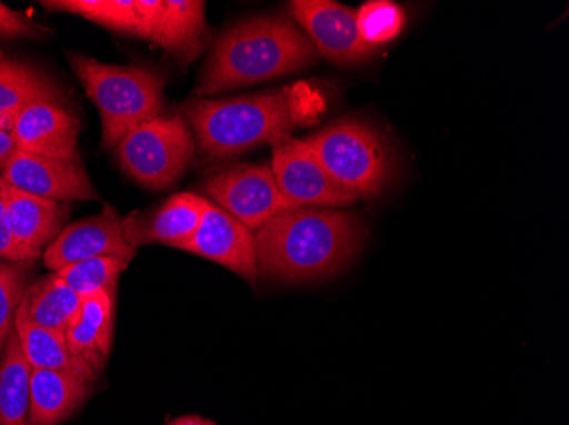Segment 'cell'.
<instances>
[{"label":"cell","mask_w":569,"mask_h":425,"mask_svg":"<svg viewBox=\"0 0 569 425\" xmlns=\"http://www.w3.org/2000/svg\"><path fill=\"white\" fill-rule=\"evenodd\" d=\"M363 226L335 208H289L254 235L260 276L309 283L340 273L360 251Z\"/></svg>","instance_id":"6da1fadb"},{"label":"cell","mask_w":569,"mask_h":425,"mask_svg":"<svg viewBox=\"0 0 569 425\" xmlns=\"http://www.w3.org/2000/svg\"><path fill=\"white\" fill-rule=\"evenodd\" d=\"M322 101L318 89L302 82L244 98L198 99L183 111L200 152L223 161L263 143L273 145L302 124L315 123L325 111Z\"/></svg>","instance_id":"7a4b0ae2"},{"label":"cell","mask_w":569,"mask_h":425,"mask_svg":"<svg viewBox=\"0 0 569 425\" xmlns=\"http://www.w3.org/2000/svg\"><path fill=\"white\" fill-rule=\"evenodd\" d=\"M315 44L284 18H256L227 31L204 67L198 95L290 75L318 62Z\"/></svg>","instance_id":"3957f363"},{"label":"cell","mask_w":569,"mask_h":425,"mask_svg":"<svg viewBox=\"0 0 569 425\" xmlns=\"http://www.w3.org/2000/svg\"><path fill=\"white\" fill-rule=\"evenodd\" d=\"M69 60L101 113L104 146H117L130 131L161 117L164 81L158 73L142 67L107 65L84 55Z\"/></svg>","instance_id":"277c9868"},{"label":"cell","mask_w":569,"mask_h":425,"mask_svg":"<svg viewBox=\"0 0 569 425\" xmlns=\"http://www.w3.org/2000/svg\"><path fill=\"white\" fill-rule=\"evenodd\" d=\"M322 168L355 198H377L391 181L389 143L370 124L340 120L306 140Z\"/></svg>","instance_id":"5b68a950"},{"label":"cell","mask_w":569,"mask_h":425,"mask_svg":"<svg viewBox=\"0 0 569 425\" xmlns=\"http://www.w3.org/2000/svg\"><path fill=\"white\" fill-rule=\"evenodd\" d=\"M194 142L183 117L153 118L130 131L117 145L121 168L150 190L174 184L193 159Z\"/></svg>","instance_id":"8992f818"},{"label":"cell","mask_w":569,"mask_h":425,"mask_svg":"<svg viewBox=\"0 0 569 425\" xmlns=\"http://www.w3.org/2000/svg\"><path fill=\"white\" fill-rule=\"evenodd\" d=\"M271 171L293 208H345L357 201L326 172L306 140L284 136L274 142Z\"/></svg>","instance_id":"52a82bcc"},{"label":"cell","mask_w":569,"mask_h":425,"mask_svg":"<svg viewBox=\"0 0 569 425\" xmlns=\"http://www.w3.org/2000/svg\"><path fill=\"white\" fill-rule=\"evenodd\" d=\"M217 206L249 230H258L280 211L293 208L281 194L273 171L267 165H236L204 182Z\"/></svg>","instance_id":"ba28073f"},{"label":"cell","mask_w":569,"mask_h":425,"mask_svg":"<svg viewBox=\"0 0 569 425\" xmlns=\"http://www.w3.org/2000/svg\"><path fill=\"white\" fill-rule=\"evenodd\" d=\"M289 11L319 55L338 65L363 62L376 50L361 40L357 14L347 6L331 0H293Z\"/></svg>","instance_id":"9c48e42d"},{"label":"cell","mask_w":569,"mask_h":425,"mask_svg":"<svg viewBox=\"0 0 569 425\" xmlns=\"http://www.w3.org/2000/svg\"><path fill=\"white\" fill-rule=\"evenodd\" d=\"M142 38L191 62L209 44L210 31L200 0H136Z\"/></svg>","instance_id":"30bf717a"},{"label":"cell","mask_w":569,"mask_h":425,"mask_svg":"<svg viewBox=\"0 0 569 425\" xmlns=\"http://www.w3.org/2000/svg\"><path fill=\"white\" fill-rule=\"evenodd\" d=\"M178 251L217 262L251 286L260 277L251 230L209 200H204L203 215L197 232L190 241L179 245Z\"/></svg>","instance_id":"8fae6325"},{"label":"cell","mask_w":569,"mask_h":425,"mask_svg":"<svg viewBox=\"0 0 569 425\" xmlns=\"http://www.w3.org/2000/svg\"><path fill=\"white\" fill-rule=\"evenodd\" d=\"M81 123L57 95L34 99L24 105L12 124L16 150L57 161H81L77 140Z\"/></svg>","instance_id":"7c38bea8"},{"label":"cell","mask_w":569,"mask_h":425,"mask_svg":"<svg viewBox=\"0 0 569 425\" xmlns=\"http://www.w3.org/2000/svg\"><path fill=\"white\" fill-rule=\"evenodd\" d=\"M2 179L16 190L59 203L99 200L81 161H57L14 150Z\"/></svg>","instance_id":"4fadbf2b"},{"label":"cell","mask_w":569,"mask_h":425,"mask_svg":"<svg viewBox=\"0 0 569 425\" xmlns=\"http://www.w3.org/2000/svg\"><path fill=\"white\" fill-rule=\"evenodd\" d=\"M136 249L124 236L123 220L113 208L99 215L66 226L43 252V262L51 273L76 262L94 257H136Z\"/></svg>","instance_id":"5bb4252c"},{"label":"cell","mask_w":569,"mask_h":425,"mask_svg":"<svg viewBox=\"0 0 569 425\" xmlns=\"http://www.w3.org/2000/svg\"><path fill=\"white\" fill-rule=\"evenodd\" d=\"M204 198L181 193L169 198L158 211L123 220L124 236L133 249L164 244L178 249L190 241L203 215Z\"/></svg>","instance_id":"9a60e30c"},{"label":"cell","mask_w":569,"mask_h":425,"mask_svg":"<svg viewBox=\"0 0 569 425\" xmlns=\"http://www.w3.org/2000/svg\"><path fill=\"white\" fill-rule=\"evenodd\" d=\"M6 210L12 239L31 261L40 257L41 251L56 241L67 216L66 206L59 201L44 200L9 184L6 188Z\"/></svg>","instance_id":"2e32d148"},{"label":"cell","mask_w":569,"mask_h":425,"mask_svg":"<svg viewBox=\"0 0 569 425\" xmlns=\"http://www.w3.org/2000/svg\"><path fill=\"white\" fill-rule=\"evenodd\" d=\"M113 291H101L82 300L76 321L66 332L67 345L73 356L84 361L96 375L107 366L113 342Z\"/></svg>","instance_id":"e0dca14e"},{"label":"cell","mask_w":569,"mask_h":425,"mask_svg":"<svg viewBox=\"0 0 569 425\" xmlns=\"http://www.w3.org/2000/svg\"><path fill=\"white\" fill-rule=\"evenodd\" d=\"M94 383L63 371H31L28 425H59L81 407Z\"/></svg>","instance_id":"ac0fdd59"},{"label":"cell","mask_w":569,"mask_h":425,"mask_svg":"<svg viewBox=\"0 0 569 425\" xmlns=\"http://www.w3.org/2000/svg\"><path fill=\"white\" fill-rule=\"evenodd\" d=\"M14 331L31 370L63 371L70 375L82 376L92 383L98 380V375L84 361L73 356L67 345L66 335L38 327L28 321L19 308L16 313Z\"/></svg>","instance_id":"d6986e66"},{"label":"cell","mask_w":569,"mask_h":425,"mask_svg":"<svg viewBox=\"0 0 569 425\" xmlns=\"http://www.w3.org/2000/svg\"><path fill=\"white\" fill-rule=\"evenodd\" d=\"M82 298L59 274L51 273L26 287L19 310L38 327L66 335L81 310Z\"/></svg>","instance_id":"ffe728a7"},{"label":"cell","mask_w":569,"mask_h":425,"mask_svg":"<svg viewBox=\"0 0 569 425\" xmlns=\"http://www.w3.org/2000/svg\"><path fill=\"white\" fill-rule=\"evenodd\" d=\"M31 371L12 331L0 357V425H28Z\"/></svg>","instance_id":"44dd1931"},{"label":"cell","mask_w":569,"mask_h":425,"mask_svg":"<svg viewBox=\"0 0 569 425\" xmlns=\"http://www.w3.org/2000/svg\"><path fill=\"white\" fill-rule=\"evenodd\" d=\"M51 95H57V91L43 75L0 51V130L11 133L16 117L24 105Z\"/></svg>","instance_id":"7402d4cb"},{"label":"cell","mask_w":569,"mask_h":425,"mask_svg":"<svg viewBox=\"0 0 569 425\" xmlns=\"http://www.w3.org/2000/svg\"><path fill=\"white\" fill-rule=\"evenodd\" d=\"M48 11L70 12L120 34L142 38V19L136 0H44Z\"/></svg>","instance_id":"603a6c76"},{"label":"cell","mask_w":569,"mask_h":425,"mask_svg":"<svg viewBox=\"0 0 569 425\" xmlns=\"http://www.w3.org/2000/svg\"><path fill=\"white\" fill-rule=\"evenodd\" d=\"M132 259L124 257H94L88 261L76 262L57 271L60 280L81 296L82 300L101 293L113 291L117 293L118 277L127 270Z\"/></svg>","instance_id":"cb8c5ba5"},{"label":"cell","mask_w":569,"mask_h":425,"mask_svg":"<svg viewBox=\"0 0 569 425\" xmlns=\"http://www.w3.org/2000/svg\"><path fill=\"white\" fill-rule=\"evenodd\" d=\"M355 14L361 40L372 48L396 40L405 28V11L389 0H370Z\"/></svg>","instance_id":"d4e9b609"},{"label":"cell","mask_w":569,"mask_h":425,"mask_svg":"<svg viewBox=\"0 0 569 425\" xmlns=\"http://www.w3.org/2000/svg\"><path fill=\"white\" fill-rule=\"evenodd\" d=\"M24 262L0 261V357L9 335L14 331V318L26 291Z\"/></svg>","instance_id":"484cf974"},{"label":"cell","mask_w":569,"mask_h":425,"mask_svg":"<svg viewBox=\"0 0 569 425\" xmlns=\"http://www.w3.org/2000/svg\"><path fill=\"white\" fill-rule=\"evenodd\" d=\"M47 31L28 16L0 2V38H40Z\"/></svg>","instance_id":"4316f807"},{"label":"cell","mask_w":569,"mask_h":425,"mask_svg":"<svg viewBox=\"0 0 569 425\" xmlns=\"http://www.w3.org/2000/svg\"><path fill=\"white\" fill-rule=\"evenodd\" d=\"M6 188H8V182L0 175V259L9 262H30L31 259L16 244L11 230H9Z\"/></svg>","instance_id":"83f0119b"},{"label":"cell","mask_w":569,"mask_h":425,"mask_svg":"<svg viewBox=\"0 0 569 425\" xmlns=\"http://www.w3.org/2000/svg\"><path fill=\"white\" fill-rule=\"evenodd\" d=\"M16 143L9 131L0 130V172H4L9 159L14 153Z\"/></svg>","instance_id":"f1b7e54d"},{"label":"cell","mask_w":569,"mask_h":425,"mask_svg":"<svg viewBox=\"0 0 569 425\" xmlns=\"http://www.w3.org/2000/svg\"><path fill=\"white\" fill-rule=\"evenodd\" d=\"M168 425H216L207 418L197 417V415H187V417L174 418Z\"/></svg>","instance_id":"f546056e"}]
</instances>
